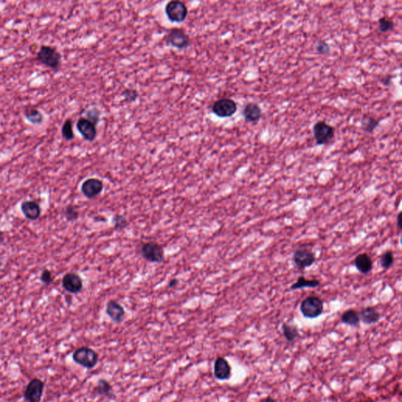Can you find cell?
Segmentation results:
<instances>
[{
  "label": "cell",
  "instance_id": "13",
  "mask_svg": "<svg viewBox=\"0 0 402 402\" xmlns=\"http://www.w3.org/2000/svg\"><path fill=\"white\" fill-rule=\"evenodd\" d=\"M62 287L71 294H78L84 287L82 278L76 272H68L62 279Z\"/></svg>",
  "mask_w": 402,
  "mask_h": 402
},
{
  "label": "cell",
  "instance_id": "37",
  "mask_svg": "<svg viewBox=\"0 0 402 402\" xmlns=\"http://www.w3.org/2000/svg\"><path fill=\"white\" fill-rule=\"evenodd\" d=\"M178 283H180V282H178V280L177 279H172V280H170V282H169L168 284L169 288H172L176 287V286H177L178 284Z\"/></svg>",
  "mask_w": 402,
  "mask_h": 402
},
{
  "label": "cell",
  "instance_id": "26",
  "mask_svg": "<svg viewBox=\"0 0 402 402\" xmlns=\"http://www.w3.org/2000/svg\"><path fill=\"white\" fill-rule=\"evenodd\" d=\"M282 329H283L284 336L289 342L293 341L298 336V329L294 326L284 324Z\"/></svg>",
  "mask_w": 402,
  "mask_h": 402
},
{
  "label": "cell",
  "instance_id": "23",
  "mask_svg": "<svg viewBox=\"0 0 402 402\" xmlns=\"http://www.w3.org/2000/svg\"><path fill=\"white\" fill-rule=\"evenodd\" d=\"M382 120H377L374 117L370 116L364 115L362 117V128L364 132L367 133H372L376 130V128L380 125Z\"/></svg>",
  "mask_w": 402,
  "mask_h": 402
},
{
  "label": "cell",
  "instance_id": "4",
  "mask_svg": "<svg viewBox=\"0 0 402 402\" xmlns=\"http://www.w3.org/2000/svg\"><path fill=\"white\" fill-rule=\"evenodd\" d=\"M166 46H172L178 50L187 49L190 46L191 38L190 36L182 28H172L165 36Z\"/></svg>",
  "mask_w": 402,
  "mask_h": 402
},
{
  "label": "cell",
  "instance_id": "20",
  "mask_svg": "<svg viewBox=\"0 0 402 402\" xmlns=\"http://www.w3.org/2000/svg\"><path fill=\"white\" fill-rule=\"evenodd\" d=\"M320 282L316 279H307L305 276H298V280L296 282L292 284L290 289L294 291V290H300V289L304 288H314L318 287L320 286Z\"/></svg>",
  "mask_w": 402,
  "mask_h": 402
},
{
  "label": "cell",
  "instance_id": "8",
  "mask_svg": "<svg viewBox=\"0 0 402 402\" xmlns=\"http://www.w3.org/2000/svg\"><path fill=\"white\" fill-rule=\"evenodd\" d=\"M141 253L144 260L152 264H160L164 260L163 248L156 242L144 244L141 248Z\"/></svg>",
  "mask_w": 402,
  "mask_h": 402
},
{
  "label": "cell",
  "instance_id": "1",
  "mask_svg": "<svg viewBox=\"0 0 402 402\" xmlns=\"http://www.w3.org/2000/svg\"><path fill=\"white\" fill-rule=\"evenodd\" d=\"M38 62L54 70H58L62 64V55L50 46L42 45L36 55Z\"/></svg>",
  "mask_w": 402,
  "mask_h": 402
},
{
  "label": "cell",
  "instance_id": "24",
  "mask_svg": "<svg viewBox=\"0 0 402 402\" xmlns=\"http://www.w3.org/2000/svg\"><path fill=\"white\" fill-rule=\"evenodd\" d=\"M72 126H74V122L70 119L66 120L63 124L62 134V137L66 139V141H72L75 137Z\"/></svg>",
  "mask_w": 402,
  "mask_h": 402
},
{
  "label": "cell",
  "instance_id": "29",
  "mask_svg": "<svg viewBox=\"0 0 402 402\" xmlns=\"http://www.w3.org/2000/svg\"><path fill=\"white\" fill-rule=\"evenodd\" d=\"M79 212L74 205H68L64 210V216L68 222H74L79 218Z\"/></svg>",
  "mask_w": 402,
  "mask_h": 402
},
{
  "label": "cell",
  "instance_id": "36",
  "mask_svg": "<svg viewBox=\"0 0 402 402\" xmlns=\"http://www.w3.org/2000/svg\"><path fill=\"white\" fill-rule=\"evenodd\" d=\"M402 212H399L397 216V225H398V228L399 230H402V221H400V220H402Z\"/></svg>",
  "mask_w": 402,
  "mask_h": 402
},
{
  "label": "cell",
  "instance_id": "39",
  "mask_svg": "<svg viewBox=\"0 0 402 402\" xmlns=\"http://www.w3.org/2000/svg\"><path fill=\"white\" fill-rule=\"evenodd\" d=\"M264 402H275L274 400H272V399L271 398H266V400H264Z\"/></svg>",
  "mask_w": 402,
  "mask_h": 402
},
{
  "label": "cell",
  "instance_id": "12",
  "mask_svg": "<svg viewBox=\"0 0 402 402\" xmlns=\"http://www.w3.org/2000/svg\"><path fill=\"white\" fill-rule=\"evenodd\" d=\"M76 128L86 142H92L97 138L98 130L96 125L85 117H81L78 120Z\"/></svg>",
  "mask_w": 402,
  "mask_h": 402
},
{
  "label": "cell",
  "instance_id": "33",
  "mask_svg": "<svg viewBox=\"0 0 402 402\" xmlns=\"http://www.w3.org/2000/svg\"><path fill=\"white\" fill-rule=\"evenodd\" d=\"M100 112L98 108H92L88 110L86 112V119L93 122L94 124H97L100 120Z\"/></svg>",
  "mask_w": 402,
  "mask_h": 402
},
{
  "label": "cell",
  "instance_id": "18",
  "mask_svg": "<svg viewBox=\"0 0 402 402\" xmlns=\"http://www.w3.org/2000/svg\"><path fill=\"white\" fill-rule=\"evenodd\" d=\"M354 266L360 274H368V272H371L373 267V262L371 256L367 253L358 254L355 258Z\"/></svg>",
  "mask_w": 402,
  "mask_h": 402
},
{
  "label": "cell",
  "instance_id": "32",
  "mask_svg": "<svg viewBox=\"0 0 402 402\" xmlns=\"http://www.w3.org/2000/svg\"><path fill=\"white\" fill-rule=\"evenodd\" d=\"M315 48H316V52H318L319 54L327 55L331 52V46H330V45L323 40L318 41L316 44Z\"/></svg>",
  "mask_w": 402,
  "mask_h": 402
},
{
  "label": "cell",
  "instance_id": "7",
  "mask_svg": "<svg viewBox=\"0 0 402 402\" xmlns=\"http://www.w3.org/2000/svg\"><path fill=\"white\" fill-rule=\"evenodd\" d=\"M212 111L220 118H230L238 111V104L232 99H218L212 104Z\"/></svg>",
  "mask_w": 402,
  "mask_h": 402
},
{
  "label": "cell",
  "instance_id": "40",
  "mask_svg": "<svg viewBox=\"0 0 402 402\" xmlns=\"http://www.w3.org/2000/svg\"><path fill=\"white\" fill-rule=\"evenodd\" d=\"M1 264H1V260H0V266H1Z\"/></svg>",
  "mask_w": 402,
  "mask_h": 402
},
{
  "label": "cell",
  "instance_id": "35",
  "mask_svg": "<svg viewBox=\"0 0 402 402\" xmlns=\"http://www.w3.org/2000/svg\"><path fill=\"white\" fill-rule=\"evenodd\" d=\"M392 79H393L392 76L388 75L384 77V78H382L381 82H382V84L385 85V86H389L390 85H392Z\"/></svg>",
  "mask_w": 402,
  "mask_h": 402
},
{
  "label": "cell",
  "instance_id": "16",
  "mask_svg": "<svg viewBox=\"0 0 402 402\" xmlns=\"http://www.w3.org/2000/svg\"><path fill=\"white\" fill-rule=\"evenodd\" d=\"M20 210L24 217L31 221H35L40 217V206L35 201L26 200L22 202Z\"/></svg>",
  "mask_w": 402,
  "mask_h": 402
},
{
  "label": "cell",
  "instance_id": "22",
  "mask_svg": "<svg viewBox=\"0 0 402 402\" xmlns=\"http://www.w3.org/2000/svg\"><path fill=\"white\" fill-rule=\"evenodd\" d=\"M341 320L342 323L348 324V326L356 327L359 326L360 323V316L358 312L354 310L350 309L342 314L341 316Z\"/></svg>",
  "mask_w": 402,
  "mask_h": 402
},
{
  "label": "cell",
  "instance_id": "9",
  "mask_svg": "<svg viewBox=\"0 0 402 402\" xmlns=\"http://www.w3.org/2000/svg\"><path fill=\"white\" fill-rule=\"evenodd\" d=\"M292 261L298 269L304 270L314 265L316 261V256L310 249L300 248L294 250Z\"/></svg>",
  "mask_w": 402,
  "mask_h": 402
},
{
  "label": "cell",
  "instance_id": "2",
  "mask_svg": "<svg viewBox=\"0 0 402 402\" xmlns=\"http://www.w3.org/2000/svg\"><path fill=\"white\" fill-rule=\"evenodd\" d=\"M300 311L305 318L310 319L318 318L324 311L323 300L315 296L306 297L300 304Z\"/></svg>",
  "mask_w": 402,
  "mask_h": 402
},
{
  "label": "cell",
  "instance_id": "25",
  "mask_svg": "<svg viewBox=\"0 0 402 402\" xmlns=\"http://www.w3.org/2000/svg\"><path fill=\"white\" fill-rule=\"evenodd\" d=\"M394 28V23L388 16H381L378 19V31L382 33L388 32Z\"/></svg>",
  "mask_w": 402,
  "mask_h": 402
},
{
  "label": "cell",
  "instance_id": "17",
  "mask_svg": "<svg viewBox=\"0 0 402 402\" xmlns=\"http://www.w3.org/2000/svg\"><path fill=\"white\" fill-rule=\"evenodd\" d=\"M262 112L258 104L254 102H249L245 104L242 110V116L248 122H258L261 119Z\"/></svg>",
  "mask_w": 402,
  "mask_h": 402
},
{
  "label": "cell",
  "instance_id": "6",
  "mask_svg": "<svg viewBox=\"0 0 402 402\" xmlns=\"http://www.w3.org/2000/svg\"><path fill=\"white\" fill-rule=\"evenodd\" d=\"M315 141L319 146L328 144L334 138V128L324 121H318L312 128Z\"/></svg>",
  "mask_w": 402,
  "mask_h": 402
},
{
  "label": "cell",
  "instance_id": "31",
  "mask_svg": "<svg viewBox=\"0 0 402 402\" xmlns=\"http://www.w3.org/2000/svg\"><path fill=\"white\" fill-rule=\"evenodd\" d=\"M112 223H114V228L117 230H120L126 228L128 226V222L124 216H120V214H117L115 216L112 218Z\"/></svg>",
  "mask_w": 402,
  "mask_h": 402
},
{
  "label": "cell",
  "instance_id": "15",
  "mask_svg": "<svg viewBox=\"0 0 402 402\" xmlns=\"http://www.w3.org/2000/svg\"><path fill=\"white\" fill-rule=\"evenodd\" d=\"M214 376L220 380H226L231 376V367L224 358H218L214 362Z\"/></svg>",
  "mask_w": 402,
  "mask_h": 402
},
{
  "label": "cell",
  "instance_id": "19",
  "mask_svg": "<svg viewBox=\"0 0 402 402\" xmlns=\"http://www.w3.org/2000/svg\"><path fill=\"white\" fill-rule=\"evenodd\" d=\"M360 320L364 322L366 324H372L378 322L380 319V312L374 308V307L368 306L360 310Z\"/></svg>",
  "mask_w": 402,
  "mask_h": 402
},
{
  "label": "cell",
  "instance_id": "38",
  "mask_svg": "<svg viewBox=\"0 0 402 402\" xmlns=\"http://www.w3.org/2000/svg\"><path fill=\"white\" fill-rule=\"evenodd\" d=\"M4 232H2V231H1V230H0V243H2V240H4Z\"/></svg>",
  "mask_w": 402,
  "mask_h": 402
},
{
  "label": "cell",
  "instance_id": "3",
  "mask_svg": "<svg viewBox=\"0 0 402 402\" xmlns=\"http://www.w3.org/2000/svg\"><path fill=\"white\" fill-rule=\"evenodd\" d=\"M165 14L170 22L182 23L186 20L188 10L186 4L182 1H170L165 6Z\"/></svg>",
  "mask_w": 402,
  "mask_h": 402
},
{
  "label": "cell",
  "instance_id": "10",
  "mask_svg": "<svg viewBox=\"0 0 402 402\" xmlns=\"http://www.w3.org/2000/svg\"><path fill=\"white\" fill-rule=\"evenodd\" d=\"M44 382L40 378H33L28 384L24 398L28 402H40L44 394Z\"/></svg>",
  "mask_w": 402,
  "mask_h": 402
},
{
  "label": "cell",
  "instance_id": "30",
  "mask_svg": "<svg viewBox=\"0 0 402 402\" xmlns=\"http://www.w3.org/2000/svg\"><path fill=\"white\" fill-rule=\"evenodd\" d=\"M121 96L124 98L125 102H136L138 98V93L136 89L128 88V89H125V90L122 92Z\"/></svg>",
  "mask_w": 402,
  "mask_h": 402
},
{
  "label": "cell",
  "instance_id": "34",
  "mask_svg": "<svg viewBox=\"0 0 402 402\" xmlns=\"http://www.w3.org/2000/svg\"><path fill=\"white\" fill-rule=\"evenodd\" d=\"M40 280L42 283L45 284H50L52 283L53 282V276H52V272L48 269L44 270L42 274H41Z\"/></svg>",
  "mask_w": 402,
  "mask_h": 402
},
{
  "label": "cell",
  "instance_id": "27",
  "mask_svg": "<svg viewBox=\"0 0 402 402\" xmlns=\"http://www.w3.org/2000/svg\"><path fill=\"white\" fill-rule=\"evenodd\" d=\"M394 262V256L392 250H386L381 256L380 265L384 270H389Z\"/></svg>",
  "mask_w": 402,
  "mask_h": 402
},
{
  "label": "cell",
  "instance_id": "28",
  "mask_svg": "<svg viewBox=\"0 0 402 402\" xmlns=\"http://www.w3.org/2000/svg\"><path fill=\"white\" fill-rule=\"evenodd\" d=\"M96 392H97L98 394L104 395V396H110V393L112 392V386L108 381L106 380H100L98 382L97 386L94 388Z\"/></svg>",
  "mask_w": 402,
  "mask_h": 402
},
{
  "label": "cell",
  "instance_id": "5",
  "mask_svg": "<svg viewBox=\"0 0 402 402\" xmlns=\"http://www.w3.org/2000/svg\"><path fill=\"white\" fill-rule=\"evenodd\" d=\"M72 359L76 364L88 370H92L96 367L98 362V355L94 350L86 346H82L74 352Z\"/></svg>",
  "mask_w": 402,
  "mask_h": 402
},
{
  "label": "cell",
  "instance_id": "14",
  "mask_svg": "<svg viewBox=\"0 0 402 402\" xmlns=\"http://www.w3.org/2000/svg\"><path fill=\"white\" fill-rule=\"evenodd\" d=\"M106 314L112 322L120 323L125 316L124 308L116 300H110L106 305Z\"/></svg>",
  "mask_w": 402,
  "mask_h": 402
},
{
  "label": "cell",
  "instance_id": "11",
  "mask_svg": "<svg viewBox=\"0 0 402 402\" xmlns=\"http://www.w3.org/2000/svg\"><path fill=\"white\" fill-rule=\"evenodd\" d=\"M104 188L102 180L96 178H90L85 180L81 186V192L88 199H94L100 195Z\"/></svg>",
  "mask_w": 402,
  "mask_h": 402
},
{
  "label": "cell",
  "instance_id": "21",
  "mask_svg": "<svg viewBox=\"0 0 402 402\" xmlns=\"http://www.w3.org/2000/svg\"><path fill=\"white\" fill-rule=\"evenodd\" d=\"M24 116L32 124H40L44 121V115L35 107H27L24 110Z\"/></svg>",
  "mask_w": 402,
  "mask_h": 402
}]
</instances>
